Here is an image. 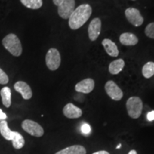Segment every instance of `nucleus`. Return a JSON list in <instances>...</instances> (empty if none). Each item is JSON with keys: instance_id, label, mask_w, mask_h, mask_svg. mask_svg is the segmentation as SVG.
<instances>
[{"instance_id": "6e6552de", "label": "nucleus", "mask_w": 154, "mask_h": 154, "mask_svg": "<svg viewBox=\"0 0 154 154\" xmlns=\"http://www.w3.org/2000/svg\"><path fill=\"white\" fill-rule=\"evenodd\" d=\"M75 5V0H63L58 7V14L63 19H69L74 11Z\"/></svg>"}, {"instance_id": "ddd939ff", "label": "nucleus", "mask_w": 154, "mask_h": 154, "mask_svg": "<svg viewBox=\"0 0 154 154\" xmlns=\"http://www.w3.org/2000/svg\"><path fill=\"white\" fill-rule=\"evenodd\" d=\"M102 45L104 48L105 51L110 57H116L119 54V51L116 44L109 38H104L102 41Z\"/></svg>"}, {"instance_id": "20e7f679", "label": "nucleus", "mask_w": 154, "mask_h": 154, "mask_svg": "<svg viewBox=\"0 0 154 154\" xmlns=\"http://www.w3.org/2000/svg\"><path fill=\"white\" fill-rule=\"evenodd\" d=\"M46 64L51 71H56L61 64V55L59 51L55 48H51L46 55Z\"/></svg>"}, {"instance_id": "39448f33", "label": "nucleus", "mask_w": 154, "mask_h": 154, "mask_svg": "<svg viewBox=\"0 0 154 154\" xmlns=\"http://www.w3.org/2000/svg\"><path fill=\"white\" fill-rule=\"evenodd\" d=\"M22 127L23 130L35 137H42L44 135V131L41 125L30 119H26L23 121Z\"/></svg>"}, {"instance_id": "423d86ee", "label": "nucleus", "mask_w": 154, "mask_h": 154, "mask_svg": "<svg viewBox=\"0 0 154 154\" xmlns=\"http://www.w3.org/2000/svg\"><path fill=\"white\" fill-rule=\"evenodd\" d=\"M125 16L130 24L134 26H140L143 24L144 19L138 9L129 7L125 10Z\"/></svg>"}, {"instance_id": "9d476101", "label": "nucleus", "mask_w": 154, "mask_h": 154, "mask_svg": "<svg viewBox=\"0 0 154 154\" xmlns=\"http://www.w3.org/2000/svg\"><path fill=\"white\" fill-rule=\"evenodd\" d=\"M94 86H95V82L94 79L91 78H87L76 84L75 86V90L79 93L89 94L93 91Z\"/></svg>"}, {"instance_id": "9b49d317", "label": "nucleus", "mask_w": 154, "mask_h": 154, "mask_svg": "<svg viewBox=\"0 0 154 154\" xmlns=\"http://www.w3.org/2000/svg\"><path fill=\"white\" fill-rule=\"evenodd\" d=\"M14 88L15 91L21 94L22 98L25 100H29L32 97V88L26 82L22 81H19L14 84Z\"/></svg>"}, {"instance_id": "412c9836", "label": "nucleus", "mask_w": 154, "mask_h": 154, "mask_svg": "<svg viewBox=\"0 0 154 154\" xmlns=\"http://www.w3.org/2000/svg\"><path fill=\"white\" fill-rule=\"evenodd\" d=\"M24 6L31 9H38L43 5L42 0H20Z\"/></svg>"}, {"instance_id": "aec40b11", "label": "nucleus", "mask_w": 154, "mask_h": 154, "mask_svg": "<svg viewBox=\"0 0 154 154\" xmlns=\"http://www.w3.org/2000/svg\"><path fill=\"white\" fill-rule=\"evenodd\" d=\"M142 74L146 79L151 78L154 75V62L149 61L142 68Z\"/></svg>"}, {"instance_id": "7c9ffc66", "label": "nucleus", "mask_w": 154, "mask_h": 154, "mask_svg": "<svg viewBox=\"0 0 154 154\" xmlns=\"http://www.w3.org/2000/svg\"><path fill=\"white\" fill-rule=\"evenodd\" d=\"M132 1H135V0H132Z\"/></svg>"}, {"instance_id": "4be33fe9", "label": "nucleus", "mask_w": 154, "mask_h": 154, "mask_svg": "<svg viewBox=\"0 0 154 154\" xmlns=\"http://www.w3.org/2000/svg\"><path fill=\"white\" fill-rule=\"evenodd\" d=\"M145 34L149 38L154 39V22L150 23L145 29Z\"/></svg>"}, {"instance_id": "bb28decb", "label": "nucleus", "mask_w": 154, "mask_h": 154, "mask_svg": "<svg viewBox=\"0 0 154 154\" xmlns=\"http://www.w3.org/2000/svg\"><path fill=\"white\" fill-rule=\"evenodd\" d=\"M63 1V0H53V2L56 6L59 7V6L60 5L61 3H62Z\"/></svg>"}, {"instance_id": "f03ea898", "label": "nucleus", "mask_w": 154, "mask_h": 154, "mask_svg": "<svg viewBox=\"0 0 154 154\" xmlns=\"http://www.w3.org/2000/svg\"><path fill=\"white\" fill-rule=\"evenodd\" d=\"M2 44L11 55L19 57L22 54V46L16 34H9L2 39Z\"/></svg>"}, {"instance_id": "5701e85b", "label": "nucleus", "mask_w": 154, "mask_h": 154, "mask_svg": "<svg viewBox=\"0 0 154 154\" xmlns=\"http://www.w3.org/2000/svg\"><path fill=\"white\" fill-rule=\"evenodd\" d=\"M9 82V77L7 74L0 68V84H7Z\"/></svg>"}, {"instance_id": "6ab92c4d", "label": "nucleus", "mask_w": 154, "mask_h": 154, "mask_svg": "<svg viewBox=\"0 0 154 154\" xmlns=\"http://www.w3.org/2000/svg\"><path fill=\"white\" fill-rule=\"evenodd\" d=\"M11 141H12L13 146H14V149H22L25 144V140L24 137H23L19 132L17 131H14V134H13V138Z\"/></svg>"}, {"instance_id": "393cba45", "label": "nucleus", "mask_w": 154, "mask_h": 154, "mask_svg": "<svg viewBox=\"0 0 154 154\" xmlns=\"http://www.w3.org/2000/svg\"><path fill=\"white\" fill-rule=\"evenodd\" d=\"M147 119L150 121L154 120V111H152L151 112L148 113Z\"/></svg>"}, {"instance_id": "0eeeda50", "label": "nucleus", "mask_w": 154, "mask_h": 154, "mask_svg": "<svg viewBox=\"0 0 154 154\" xmlns=\"http://www.w3.org/2000/svg\"><path fill=\"white\" fill-rule=\"evenodd\" d=\"M105 90L107 95L114 101H120L124 96L122 90L119 88V86L113 81H108L106 83Z\"/></svg>"}, {"instance_id": "cd10ccee", "label": "nucleus", "mask_w": 154, "mask_h": 154, "mask_svg": "<svg viewBox=\"0 0 154 154\" xmlns=\"http://www.w3.org/2000/svg\"><path fill=\"white\" fill-rule=\"evenodd\" d=\"M93 154H110V153L106 151H99L95 152V153H94Z\"/></svg>"}, {"instance_id": "a211bd4d", "label": "nucleus", "mask_w": 154, "mask_h": 154, "mask_svg": "<svg viewBox=\"0 0 154 154\" xmlns=\"http://www.w3.org/2000/svg\"><path fill=\"white\" fill-rule=\"evenodd\" d=\"M0 95L3 105L6 108L10 107L11 103V92L10 88L8 86L3 87L0 91Z\"/></svg>"}, {"instance_id": "f257e3e1", "label": "nucleus", "mask_w": 154, "mask_h": 154, "mask_svg": "<svg viewBox=\"0 0 154 154\" xmlns=\"http://www.w3.org/2000/svg\"><path fill=\"white\" fill-rule=\"evenodd\" d=\"M92 14V8L88 4H82L76 7L69 18V26L76 30L82 27L88 20Z\"/></svg>"}, {"instance_id": "a878e982", "label": "nucleus", "mask_w": 154, "mask_h": 154, "mask_svg": "<svg viewBox=\"0 0 154 154\" xmlns=\"http://www.w3.org/2000/svg\"><path fill=\"white\" fill-rule=\"evenodd\" d=\"M7 115H6L5 113L3 112L2 110V109H0V120H1V121L5 120V119H7Z\"/></svg>"}, {"instance_id": "dca6fc26", "label": "nucleus", "mask_w": 154, "mask_h": 154, "mask_svg": "<svg viewBox=\"0 0 154 154\" xmlns=\"http://www.w3.org/2000/svg\"><path fill=\"white\" fill-rule=\"evenodd\" d=\"M125 66V61L122 59H119L113 61L109 66V72L113 75L119 74L121 72Z\"/></svg>"}, {"instance_id": "2eb2a0df", "label": "nucleus", "mask_w": 154, "mask_h": 154, "mask_svg": "<svg viewBox=\"0 0 154 154\" xmlns=\"http://www.w3.org/2000/svg\"><path fill=\"white\" fill-rule=\"evenodd\" d=\"M55 154H86V151L84 146L74 145L65 148Z\"/></svg>"}, {"instance_id": "1a4fd4ad", "label": "nucleus", "mask_w": 154, "mask_h": 154, "mask_svg": "<svg viewBox=\"0 0 154 154\" xmlns=\"http://www.w3.org/2000/svg\"><path fill=\"white\" fill-rule=\"evenodd\" d=\"M101 31V21L98 17L91 21L88 28V34L89 39L94 42L97 39Z\"/></svg>"}, {"instance_id": "b1692460", "label": "nucleus", "mask_w": 154, "mask_h": 154, "mask_svg": "<svg viewBox=\"0 0 154 154\" xmlns=\"http://www.w3.org/2000/svg\"><path fill=\"white\" fill-rule=\"evenodd\" d=\"M81 130H82V132L83 134L88 135L90 133H91V126H90L88 124H84L82 125V128H81Z\"/></svg>"}, {"instance_id": "c85d7f7f", "label": "nucleus", "mask_w": 154, "mask_h": 154, "mask_svg": "<svg viewBox=\"0 0 154 154\" xmlns=\"http://www.w3.org/2000/svg\"><path fill=\"white\" fill-rule=\"evenodd\" d=\"M128 154H138V153L137 152H136V151H135V150H131V151Z\"/></svg>"}, {"instance_id": "7ed1b4c3", "label": "nucleus", "mask_w": 154, "mask_h": 154, "mask_svg": "<svg viewBox=\"0 0 154 154\" xmlns=\"http://www.w3.org/2000/svg\"><path fill=\"white\" fill-rule=\"evenodd\" d=\"M126 109L131 118L136 119L141 115L143 111V102L138 96H131L126 101Z\"/></svg>"}, {"instance_id": "f3484780", "label": "nucleus", "mask_w": 154, "mask_h": 154, "mask_svg": "<svg viewBox=\"0 0 154 154\" xmlns=\"http://www.w3.org/2000/svg\"><path fill=\"white\" fill-rule=\"evenodd\" d=\"M0 134L7 140H11L13 138V134L14 131L10 130L9 128L8 123L6 120H3L0 121Z\"/></svg>"}, {"instance_id": "c756f323", "label": "nucleus", "mask_w": 154, "mask_h": 154, "mask_svg": "<svg viewBox=\"0 0 154 154\" xmlns=\"http://www.w3.org/2000/svg\"><path fill=\"white\" fill-rule=\"evenodd\" d=\"M121 143H119V145H118V146H117L116 149H120V148H121Z\"/></svg>"}, {"instance_id": "f8f14e48", "label": "nucleus", "mask_w": 154, "mask_h": 154, "mask_svg": "<svg viewBox=\"0 0 154 154\" xmlns=\"http://www.w3.org/2000/svg\"><path fill=\"white\" fill-rule=\"evenodd\" d=\"M63 113L68 119H78L82 116V110L72 103H69L63 107Z\"/></svg>"}, {"instance_id": "4468645a", "label": "nucleus", "mask_w": 154, "mask_h": 154, "mask_svg": "<svg viewBox=\"0 0 154 154\" xmlns=\"http://www.w3.org/2000/svg\"><path fill=\"white\" fill-rule=\"evenodd\" d=\"M119 41L124 46H135L138 44V38L134 34L126 32L121 34Z\"/></svg>"}]
</instances>
